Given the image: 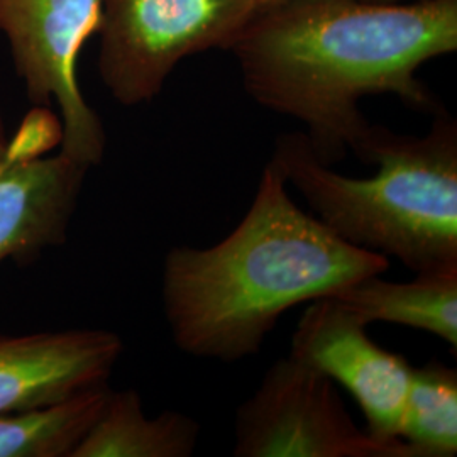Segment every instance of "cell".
Here are the masks:
<instances>
[{
    "mask_svg": "<svg viewBox=\"0 0 457 457\" xmlns=\"http://www.w3.org/2000/svg\"><path fill=\"white\" fill-rule=\"evenodd\" d=\"M368 2H378V4H398L400 0H368Z\"/></svg>",
    "mask_w": 457,
    "mask_h": 457,
    "instance_id": "obj_17",
    "label": "cell"
},
{
    "mask_svg": "<svg viewBox=\"0 0 457 457\" xmlns=\"http://www.w3.org/2000/svg\"><path fill=\"white\" fill-rule=\"evenodd\" d=\"M339 300L368 326L392 322L424 330L457 351V264L415 273L411 281L366 277L345 287Z\"/></svg>",
    "mask_w": 457,
    "mask_h": 457,
    "instance_id": "obj_10",
    "label": "cell"
},
{
    "mask_svg": "<svg viewBox=\"0 0 457 457\" xmlns=\"http://www.w3.org/2000/svg\"><path fill=\"white\" fill-rule=\"evenodd\" d=\"M7 141H9V136L5 131V124H4V117L0 112V163L4 162V156H5V149H7Z\"/></svg>",
    "mask_w": 457,
    "mask_h": 457,
    "instance_id": "obj_15",
    "label": "cell"
},
{
    "mask_svg": "<svg viewBox=\"0 0 457 457\" xmlns=\"http://www.w3.org/2000/svg\"><path fill=\"white\" fill-rule=\"evenodd\" d=\"M88 171L62 153L0 163V264L65 245Z\"/></svg>",
    "mask_w": 457,
    "mask_h": 457,
    "instance_id": "obj_9",
    "label": "cell"
},
{
    "mask_svg": "<svg viewBox=\"0 0 457 457\" xmlns=\"http://www.w3.org/2000/svg\"><path fill=\"white\" fill-rule=\"evenodd\" d=\"M236 457H419L360 428L336 383L294 356L273 362L236 411Z\"/></svg>",
    "mask_w": 457,
    "mask_h": 457,
    "instance_id": "obj_5",
    "label": "cell"
},
{
    "mask_svg": "<svg viewBox=\"0 0 457 457\" xmlns=\"http://www.w3.org/2000/svg\"><path fill=\"white\" fill-rule=\"evenodd\" d=\"M353 153L376 166L353 179L322 163L305 132L281 134L271 162L347 245L396 258L413 273L457 264V124L437 109L424 136L370 124Z\"/></svg>",
    "mask_w": 457,
    "mask_h": 457,
    "instance_id": "obj_3",
    "label": "cell"
},
{
    "mask_svg": "<svg viewBox=\"0 0 457 457\" xmlns=\"http://www.w3.org/2000/svg\"><path fill=\"white\" fill-rule=\"evenodd\" d=\"M398 439L419 457L457 454V371L441 361L411 368Z\"/></svg>",
    "mask_w": 457,
    "mask_h": 457,
    "instance_id": "obj_13",
    "label": "cell"
},
{
    "mask_svg": "<svg viewBox=\"0 0 457 457\" xmlns=\"http://www.w3.org/2000/svg\"><path fill=\"white\" fill-rule=\"evenodd\" d=\"M279 2H285V0H260V5L262 7H268V5H275V4H279Z\"/></svg>",
    "mask_w": 457,
    "mask_h": 457,
    "instance_id": "obj_16",
    "label": "cell"
},
{
    "mask_svg": "<svg viewBox=\"0 0 457 457\" xmlns=\"http://www.w3.org/2000/svg\"><path fill=\"white\" fill-rule=\"evenodd\" d=\"M388 268V258L347 245L302 211L270 160L247 212L222 241L166 253L164 319L185 354L236 362L262 351L285 312Z\"/></svg>",
    "mask_w": 457,
    "mask_h": 457,
    "instance_id": "obj_2",
    "label": "cell"
},
{
    "mask_svg": "<svg viewBox=\"0 0 457 457\" xmlns=\"http://www.w3.org/2000/svg\"><path fill=\"white\" fill-rule=\"evenodd\" d=\"M366 327L332 296L312 300L295 328L290 356L351 393L373 437L396 441L413 366L376 344Z\"/></svg>",
    "mask_w": 457,
    "mask_h": 457,
    "instance_id": "obj_7",
    "label": "cell"
},
{
    "mask_svg": "<svg viewBox=\"0 0 457 457\" xmlns=\"http://www.w3.org/2000/svg\"><path fill=\"white\" fill-rule=\"evenodd\" d=\"M228 49L245 92L305 124L317 158L334 166L370 126L362 98L439 109L417 71L456 51L457 0H285L260 7Z\"/></svg>",
    "mask_w": 457,
    "mask_h": 457,
    "instance_id": "obj_1",
    "label": "cell"
},
{
    "mask_svg": "<svg viewBox=\"0 0 457 457\" xmlns=\"http://www.w3.org/2000/svg\"><path fill=\"white\" fill-rule=\"evenodd\" d=\"M260 7V0H102V83L120 105L147 104L185 58L228 49Z\"/></svg>",
    "mask_w": 457,
    "mask_h": 457,
    "instance_id": "obj_4",
    "label": "cell"
},
{
    "mask_svg": "<svg viewBox=\"0 0 457 457\" xmlns=\"http://www.w3.org/2000/svg\"><path fill=\"white\" fill-rule=\"evenodd\" d=\"M200 425L192 417L164 410L145 413L136 390H109L97 420L71 457H190L195 454Z\"/></svg>",
    "mask_w": 457,
    "mask_h": 457,
    "instance_id": "obj_11",
    "label": "cell"
},
{
    "mask_svg": "<svg viewBox=\"0 0 457 457\" xmlns=\"http://www.w3.org/2000/svg\"><path fill=\"white\" fill-rule=\"evenodd\" d=\"M62 122L46 111V107H39L24 119L16 136L7 141L4 163H22L43 158L53 147L62 145Z\"/></svg>",
    "mask_w": 457,
    "mask_h": 457,
    "instance_id": "obj_14",
    "label": "cell"
},
{
    "mask_svg": "<svg viewBox=\"0 0 457 457\" xmlns=\"http://www.w3.org/2000/svg\"><path fill=\"white\" fill-rule=\"evenodd\" d=\"M102 0H0V31L17 77L37 107L56 104L62 115L60 153L92 170L104 160L107 136L83 97L77 60L97 33Z\"/></svg>",
    "mask_w": 457,
    "mask_h": 457,
    "instance_id": "obj_6",
    "label": "cell"
},
{
    "mask_svg": "<svg viewBox=\"0 0 457 457\" xmlns=\"http://www.w3.org/2000/svg\"><path fill=\"white\" fill-rule=\"evenodd\" d=\"M124 341L107 328L0 334V413L109 385Z\"/></svg>",
    "mask_w": 457,
    "mask_h": 457,
    "instance_id": "obj_8",
    "label": "cell"
},
{
    "mask_svg": "<svg viewBox=\"0 0 457 457\" xmlns=\"http://www.w3.org/2000/svg\"><path fill=\"white\" fill-rule=\"evenodd\" d=\"M109 385L0 413V457H71L105 403Z\"/></svg>",
    "mask_w": 457,
    "mask_h": 457,
    "instance_id": "obj_12",
    "label": "cell"
}]
</instances>
